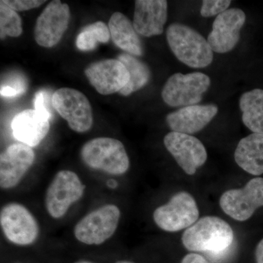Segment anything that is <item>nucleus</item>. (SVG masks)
I'll list each match as a JSON object with an SVG mask.
<instances>
[{
    "mask_svg": "<svg viewBox=\"0 0 263 263\" xmlns=\"http://www.w3.org/2000/svg\"><path fill=\"white\" fill-rule=\"evenodd\" d=\"M234 235L231 227L216 216H205L185 230L182 243L188 250L205 252L219 262L229 255Z\"/></svg>",
    "mask_w": 263,
    "mask_h": 263,
    "instance_id": "1",
    "label": "nucleus"
},
{
    "mask_svg": "<svg viewBox=\"0 0 263 263\" xmlns=\"http://www.w3.org/2000/svg\"><path fill=\"white\" fill-rule=\"evenodd\" d=\"M167 43L176 58L192 68H205L212 63L214 53L207 40L196 30L174 23L166 32Z\"/></svg>",
    "mask_w": 263,
    "mask_h": 263,
    "instance_id": "2",
    "label": "nucleus"
},
{
    "mask_svg": "<svg viewBox=\"0 0 263 263\" xmlns=\"http://www.w3.org/2000/svg\"><path fill=\"white\" fill-rule=\"evenodd\" d=\"M83 162L90 168L120 176L129 167V157L122 142L112 138H96L86 142L81 150Z\"/></svg>",
    "mask_w": 263,
    "mask_h": 263,
    "instance_id": "3",
    "label": "nucleus"
},
{
    "mask_svg": "<svg viewBox=\"0 0 263 263\" xmlns=\"http://www.w3.org/2000/svg\"><path fill=\"white\" fill-rule=\"evenodd\" d=\"M120 218L119 207L106 204L83 217L74 228V235L84 245H102L115 233Z\"/></svg>",
    "mask_w": 263,
    "mask_h": 263,
    "instance_id": "4",
    "label": "nucleus"
},
{
    "mask_svg": "<svg viewBox=\"0 0 263 263\" xmlns=\"http://www.w3.org/2000/svg\"><path fill=\"white\" fill-rule=\"evenodd\" d=\"M211 79L202 72L175 73L166 81L162 90L164 103L171 107L197 105L210 87Z\"/></svg>",
    "mask_w": 263,
    "mask_h": 263,
    "instance_id": "5",
    "label": "nucleus"
},
{
    "mask_svg": "<svg viewBox=\"0 0 263 263\" xmlns=\"http://www.w3.org/2000/svg\"><path fill=\"white\" fill-rule=\"evenodd\" d=\"M51 105L76 133H86L92 127L91 104L80 91L70 88L57 90L52 95Z\"/></svg>",
    "mask_w": 263,
    "mask_h": 263,
    "instance_id": "6",
    "label": "nucleus"
},
{
    "mask_svg": "<svg viewBox=\"0 0 263 263\" xmlns=\"http://www.w3.org/2000/svg\"><path fill=\"white\" fill-rule=\"evenodd\" d=\"M85 186L76 173L70 171H59L46 191L45 205L53 219L65 215L71 205L80 200Z\"/></svg>",
    "mask_w": 263,
    "mask_h": 263,
    "instance_id": "7",
    "label": "nucleus"
},
{
    "mask_svg": "<svg viewBox=\"0 0 263 263\" xmlns=\"http://www.w3.org/2000/svg\"><path fill=\"white\" fill-rule=\"evenodd\" d=\"M198 218L196 201L186 192L176 194L167 204L157 208L154 212V220L157 226L167 232L190 228Z\"/></svg>",
    "mask_w": 263,
    "mask_h": 263,
    "instance_id": "8",
    "label": "nucleus"
},
{
    "mask_svg": "<svg viewBox=\"0 0 263 263\" xmlns=\"http://www.w3.org/2000/svg\"><path fill=\"white\" fill-rule=\"evenodd\" d=\"M0 224L7 239L19 246L32 245L39 235V226L28 209L22 204H7L0 212Z\"/></svg>",
    "mask_w": 263,
    "mask_h": 263,
    "instance_id": "9",
    "label": "nucleus"
},
{
    "mask_svg": "<svg viewBox=\"0 0 263 263\" xmlns=\"http://www.w3.org/2000/svg\"><path fill=\"white\" fill-rule=\"evenodd\" d=\"M219 205L235 220H247L258 208L263 206L262 178L250 180L243 188L226 192L221 195Z\"/></svg>",
    "mask_w": 263,
    "mask_h": 263,
    "instance_id": "10",
    "label": "nucleus"
},
{
    "mask_svg": "<svg viewBox=\"0 0 263 263\" xmlns=\"http://www.w3.org/2000/svg\"><path fill=\"white\" fill-rule=\"evenodd\" d=\"M70 19L68 5L59 0L51 2L36 22L34 29L36 43L44 48L56 46L68 28Z\"/></svg>",
    "mask_w": 263,
    "mask_h": 263,
    "instance_id": "11",
    "label": "nucleus"
},
{
    "mask_svg": "<svg viewBox=\"0 0 263 263\" xmlns=\"http://www.w3.org/2000/svg\"><path fill=\"white\" fill-rule=\"evenodd\" d=\"M164 144L186 174L194 175L207 160V152L200 140L191 135L171 132L164 138Z\"/></svg>",
    "mask_w": 263,
    "mask_h": 263,
    "instance_id": "12",
    "label": "nucleus"
},
{
    "mask_svg": "<svg viewBox=\"0 0 263 263\" xmlns=\"http://www.w3.org/2000/svg\"><path fill=\"white\" fill-rule=\"evenodd\" d=\"M245 22V13L240 8H230L218 15L207 40L213 52L226 53L233 50L239 42Z\"/></svg>",
    "mask_w": 263,
    "mask_h": 263,
    "instance_id": "13",
    "label": "nucleus"
},
{
    "mask_svg": "<svg viewBox=\"0 0 263 263\" xmlns=\"http://www.w3.org/2000/svg\"><path fill=\"white\" fill-rule=\"evenodd\" d=\"M90 84L100 95L120 92L130 79L124 64L118 60H105L95 62L85 70Z\"/></svg>",
    "mask_w": 263,
    "mask_h": 263,
    "instance_id": "14",
    "label": "nucleus"
},
{
    "mask_svg": "<svg viewBox=\"0 0 263 263\" xmlns=\"http://www.w3.org/2000/svg\"><path fill=\"white\" fill-rule=\"evenodd\" d=\"M35 155L30 146L13 143L0 156V186L8 190L16 186L34 163Z\"/></svg>",
    "mask_w": 263,
    "mask_h": 263,
    "instance_id": "15",
    "label": "nucleus"
},
{
    "mask_svg": "<svg viewBox=\"0 0 263 263\" xmlns=\"http://www.w3.org/2000/svg\"><path fill=\"white\" fill-rule=\"evenodd\" d=\"M215 104L183 107L169 114L166 122L172 132L192 135L204 129L218 113Z\"/></svg>",
    "mask_w": 263,
    "mask_h": 263,
    "instance_id": "16",
    "label": "nucleus"
},
{
    "mask_svg": "<svg viewBox=\"0 0 263 263\" xmlns=\"http://www.w3.org/2000/svg\"><path fill=\"white\" fill-rule=\"evenodd\" d=\"M135 3L133 26L137 33L147 37L162 34L167 19V2L137 0Z\"/></svg>",
    "mask_w": 263,
    "mask_h": 263,
    "instance_id": "17",
    "label": "nucleus"
},
{
    "mask_svg": "<svg viewBox=\"0 0 263 263\" xmlns=\"http://www.w3.org/2000/svg\"><path fill=\"white\" fill-rule=\"evenodd\" d=\"M15 139L27 146H37L47 136L49 120L33 109H27L17 114L11 123Z\"/></svg>",
    "mask_w": 263,
    "mask_h": 263,
    "instance_id": "18",
    "label": "nucleus"
},
{
    "mask_svg": "<svg viewBox=\"0 0 263 263\" xmlns=\"http://www.w3.org/2000/svg\"><path fill=\"white\" fill-rule=\"evenodd\" d=\"M108 28L110 37L116 46L127 51L129 54L142 56L143 53V43L138 36L133 23L119 12H116L110 18Z\"/></svg>",
    "mask_w": 263,
    "mask_h": 263,
    "instance_id": "19",
    "label": "nucleus"
},
{
    "mask_svg": "<svg viewBox=\"0 0 263 263\" xmlns=\"http://www.w3.org/2000/svg\"><path fill=\"white\" fill-rule=\"evenodd\" d=\"M235 160L246 172L263 174V133H252L240 140L235 152Z\"/></svg>",
    "mask_w": 263,
    "mask_h": 263,
    "instance_id": "20",
    "label": "nucleus"
},
{
    "mask_svg": "<svg viewBox=\"0 0 263 263\" xmlns=\"http://www.w3.org/2000/svg\"><path fill=\"white\" fill-rule=\"evenodd\" d=\"M239 106L246 127L253 133H263V90L255 89L243 93Z\"/></svg>",
    "mask_w": 263,
    "mask_h": 263,
    "instance_id": "21",
    "label": "nucleus"
},
{
    "mask_svg": "<svg viewBox=\"0 0 263 263\" xmlns=\"http://www.w3.org/2000/svg\"><path fill=\"white\" fill-rule=\"evenodd\" d=\"M118 60L124 64L130 76L129 83L119 92L121 95L128 96L146 86L151 77L149 68L146 64L129 53H122L118 57Z\"/></svg>",
    "mask_w": 263,
    "mask_h": 263,
    "instance_id": "22",
    "label": "nucleus"
},
{
    "mask_svg": "<svg viewBox=\"0 0 263 263\" xmlns=\"http://www.w3.org/2000/svg\"><path fill=\"white\" fill-rule=\"evenodd\" d=\"M110 37L108 26L103 22H96L86 26L79 33L76 39V46L80 51H92L98 43H108Z\"/></svg>",
    "mask_w": 263,
    "mask_h": 263,
    "instance_id": "23",
    "label": "nucleus"
},
{
    "mask_svg": "<svg viewBox=\"0 0 263 263\" xmlns=\"http://www.w3.org/2000/svg\"><path fill=\"white\" fill-rule=\"evenodd\" d=\"M22 32V18L15 10L2 0L0 2V37L2 40L7 36L17 37Z\"/></svg>",
    "mask_w": 263,
    "mask_h": 263,
    "instance_id": "24",
    "label": "nucleus"
},
{
    "mask_svg": "<svg viewBox=\"0 0 263 263\" xmlns=\"http://www.w3.org/2000/svg\"><path fill=\"white\" fill-rule=\"evenodd\" d=\"M27 89V81L20 74H13L1 85L0 94L5 98H14L25 92Z\"/></svg>",
    "mask_w": 263,
    "mask_h": 263,
    "instance_id": "25",
    "label": "nucleus"
},
{
    "mask_svg": "<svg viewBox=\"0 0 263 263\" xmlns=\"http://www.w3.org/2000/svg\"><path fill=\"white\" fill-rule=\"evenodd\" d=\"M230 4V0H204L202 1L200 14L205 18L221 14L228 9Z\"/></svg>",
    "mask_w": 263,
    "mask_h": 263,
    "instance_id": "26",
    "label": "nucleus"
},
{
    "mask_svg": "<svg viewBox=\"0 0 263 263\" xmlns=\"http://www.w3.org/2000/svg\"><path fill=\"white\" fill-rule=\"evenodd\" d=\"M3 2L15 12L24 11L38 8L46 3V1L39 0H3Z\"/></svg>",
    "mask_w": 263,
    "mask_h": 263,
    "instance_id": "27",
    "label": "nucleus"
},
{
    "mask_svg": "<svg viewBox=\"0 0 263 263\" xmlns=\"http://www.w3.org/2000/svg\"><path fill=\"white\" fill-rule=\"evenodd\" d=\"M48 96L46 91H40L35 95L34 99V110L50 120L51 111L48 108Z\"/></svg>",
    "mask_w": 263,
    "mask_h": 263,
    "instance_id": "28",
    "label": "nucleus"
},
{
    "mask_svg": "<svg viewBox=\"0 0 263 263\" xmlns=\"http://www.w3.org/2000/svg\"><path fill=\"white\" fill-rule=\"evenodd\" d=\"M181 263H209V262L200 254H189L183 257Z\"/></svg>",
    "mask_w": 263,
    "mask_h": 263,
    "instance_id": "29",
    "label": "nucleus"
},
{
    "mask_svg": "<svg viewBox=\"0 0 263 263\" xmlns=\"http://www.w3.org/2000/svg\"><path fill=\"white\" fill-rule=\"evenodd\" d=\"M255 256L257 263H263V239L261 240L256 248Z\"/></svg>",
    "mask_w": 263,
    "mask_h": 263,
    "instance_id": "30",
    "label": "nucleus"
},
{
    "mask_svg": "<svg viewBox=\"0 0 263 263\" xmlns=\"http://www.w3.org/2000/svg\"><path fill=\"white\" fill-rule=\"evenodd\" d=\"M117 263H133V262H128V261H119V262H117Z\"/></svg>",
    "mask_w": 263,
    "mask_h": 263,
    "instance_id": "31",
    "label": "nucleus"
},
{
    "mask_svg": "<svg viewBox=\"0 0 263 263\" xmlns=\"http://www.w3.org/2000/svg\"><path fill=\"white\" fill-rule=\"evenodd\" d=\"M76 263H91V262H87V261H81V262H78Z\"/></svg>",
    "mask_w": 263,
    "mask_h": 263,
    "instance_id": "32",
    "label": "nucleus"
}]
</instances>
